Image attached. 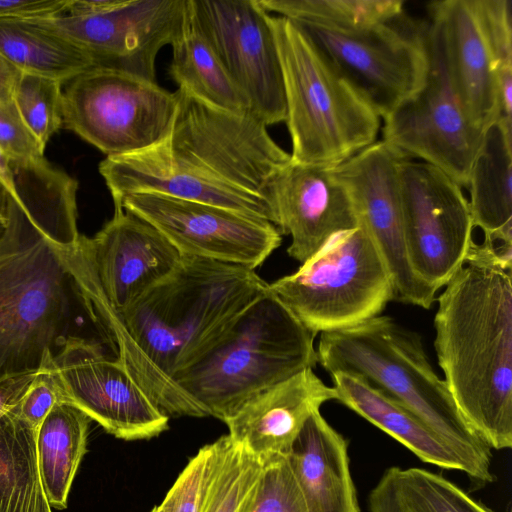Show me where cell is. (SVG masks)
Instances as JSON below:
<instances>
[{
    "instance_id": "cell-1",
    "label": "cell",
    "mask_w": 512,
    "mask_h": 512,
    "mask_svg": "<svg viewBox=\"0 0 512 512\" xmlns=\"http://www.w3.org/2000/svg\"><path fill=\"white\" fill-rule=\"evenodd\" d=\"M267 288L248 267L182 255L169 275L122 311L77 291L114 357L164 413L206 417L173 378Z\"/></svg>"
},
{
    "instance_id": "cell-2",
    "label": "cell",
    "mask_w": 512,
    "mask_h": 512,
    "mask_svg": "<svg viewBox=\"0 0 512 512\" xmlns=\"http://www.w3.org/2000/svg\"><path fill=\"white\" fill-rule=\"evenodd\" d=\"M175 92L176 114L159 142L99 164L113 202L132 193H158L276 226L271 183L290 154L253 115L221 110L180 88Z\"/></svg>"
},
{
    "instance_id": "cell-3",
    "label": "cell",
    "mask_w": 512,
    "mask_h": 512,
    "mask_svg": "<svg viewBox=\"0 0 512 512\" xmlns=\"http://www.w3.org/2000/svg\"><path fill=\"white\" fill-rule=\"evenodd\" d=\"M434 347L464 419L492 449L512 446V246L472 243L438 297Z\"/></svg>"
},
{
    "instance_id": "cell-4",
    "label": "cell",
    "mask_w": 512,
    "mask_h": 512,
    "mask_svg": "<svg viewBox=\"0 0 512 512\" xmlns=\"http://www.w3.org/2000/svg\"><path fill=\"white\" fill-rule=\"evenodd\" d=\"M316 355L329 374L357 375L416 415L459 455L473 482L493 481L491 448L462 416L418 333L378 315L321 333Z\"/></svg>"
},
{
    "instance_id": "cell-5",
    "label": "cell",
    "mask_w": 512,
    "mask_h": 512,
    "mask_svg": "<svg viewBox=\"0 0 512 512\" xmlns=\"http://www.w3.org/2000/svg\"><path fill=\"white\" fill-rule=\"evenodd\" d=\"M0 243V380L47 365L66 338L80 296L55 244L8 194Z\"/></svg>"
},
{
    "instance_id": "cell-6",
    "label": "cell",
    "mask_w": 512,
    "mask_h": 512,
    "mask_svg": "<svg viewBox=\"0 0 512 512\" xmlns=\"http://www.w3.org/2000/svg\"><path fill=\"white\" fill-rule=\"evenodd\" d=\"M314 338L268 287L173 381L224 422L250 398L314 368Z\"/></svg>"
},
{
    "instance_id": "cell-7",
    "label": "cell",
    "mask_w": 512,
    "mask_h": 512,
    "mask_svg": "<svg viewBox=\"0 0 512 512\" xmlns=\"http://www.w3.org/2000/svg\"><path fill=\"white\" fill-rule=\"evenodd\" d=\"M291 161L334 168L376 141L381 118L293 21L270 14Z\"/></svg>"
},
{
    "instance_id": "cell-8",
    "label": "cell",
    "mask_w": 512,
    "mask_h": 512,
    "mask_svg": "<svg viewBox=\"0 0 512 512\" xmlns=\"http://www.w3.org/2000/svg\"><path fill=\"white\" fill-rule=\"evenodd\" d=\"M268 287L314 336L378 316L395 299L389 268L361 222Z\"/></svg>"
},
{
    "instance_id": "cell-9",
    "label": "cell",
    "mask_w": 512,
    "mask_h": 512,
    "mask_svg": "<svg viewBox=\"0 0 512 512\" xmlns=\"http://www.w3.org/2000/svg\"><path fill=\"white\" fill-rule=\"evenodd\" d=\"M63 85L62 126L107 156L159 142L178 105L176 92L156 81L107 68H89Z\"/></svg>"
},
{
    "instance_id": "cell-10",
    "label": "cell",
    "mask_w": 512,
    "mask_h": 512,
    "mask_svg": "<svg viewBox=\"0 0 512 512\" xmlns=\"http://www.w3.org/2000/svg\"><path fill=\"white\" fill-rule=\"evenodd\" d=\"M296 24L381 119L425 84L428 22L411 19L404 12L381 24L349 31Z\"/></svg>"
},
{
    "instance_id": "cell-11",
    "label": "cell",
    "mask_w": 512,
    "mask_h": 512,
    "mask_svg": "<svg viewBox=\"0 0 512 512\" xmlns=\"http://www.w3.org/2000/svg\"><path fill=\"white\" fill-rule=\"evenodd\" d=\"M57 252L78 290L122 311L169 275L180 252L152 225L114 207L113 217L92 238L80 234Z\"/></svg>"
},
{
    "instance_id": "cell-12",
    "label": "cell",
    "mask_w": 512,
    "mask_h": 512,
    "mask_svg": "<svg viewBox=\"0 0 512 512\" xmlns=\"http://www.w3.org/2000/svg\"><path fill=\"white\" fill-rule=\"evenodd\" d=\"M399 180L410 267L438 291L460 268L474 242L468 199L450 176L419 160L403 158Z\"/></svg>"
},
{
    "instance_id": "cell-13",
    "label": "cell",
    "mask_w": 512,
    "mask_h": 512,
    "mask_svg": "<svg viewBox=\"0 0 512 512\" xmlns=\"http://www.w3.org/2000/svg\"><path fill=\"white\" fill-rule=\"evenodd\" d=\"M47 366L63 403L79 409L114 437L151 439L168 429L169 416L96 340L68 336Z\"/></svg>"
},
{
    "instance_id": "cell-14",
    "label": "cell",
    "mask_w": 512,
    "mask_h": 512,
    "mask_svg": "<svg viewBox=\"0 0 512 512\" xmlns=\"http://www.w3.org/2000/svg\"><path fill=\"white\" fill-rule=\"evenodd\" d=\"M191 17L250 113L266 126L285 122L281 65L270 14L259 0H189Z\"/></svg>"
},
{
    "instance_id": "cell-15",
    "label": "cell",
    "mask_w": 512,
    "mask_h": 512,
    "mask_svg": "<svg viewBox=\"0 0 512 512\" xmlns=\"http://www.w3.org/2000/svg\"><path fill=\"white\" fill-rule=\"evenodd\" d=\"M428 24L425 84L384 118L382 140L404 158L430 164L466 188L483 132L466 119L451 88L440 42Z\"/></svg>"
},
{
    "instance_id": "cell-16",
    "label": "cell",
    "mask_w": 512,
    "mask_h": 512,
    "mask_svg": "<svg viewBox=\"0 0 512 512\" xmlns=\"http://www.w3.org/2000/svg\"><path fill=\"white\" fill-rule=\"evenodd\" d=\"M114 207H122L152 225L183 256L255 270L282 241L279 229L267 220L168 195L132 193Z\"/></svg>"
},
{
    "instance_id": "cell-17",
    "label": "cell",
    "mask_w": 512,
    "mask_h": 512,
    "mask_svg": "<svg viewBox=\"0 0 512 512\" xmlns=\"http://www.w3.org/2000/svg\"><path fill=\"white\" fill-rule=\"evenodd\" d=\"M187 7L188 0H111L92 14L49 20L91 57L94 67L156 81L157 55L174 40Z\"/></svg>"
},
{
    "instance_id": "cell-18",
    "label": "cell",
    "mask_w": 512,
    "mask_h": 512,
    "mask_svg": "<svg viewBox=\"0 0 512 512\" xmlns=\"http://www.w3.org/2000/svg\"><path fill=\"white\" fill-rule=\"evenodd\" d=\"M404 157L375 141L333 168L348 190L359 222L370 233L392 276L395 299L429 309L437 291L412 271L405 247L399 164Z\"/></svg>"
},
{
    "instance_id": "cell-19",
    "label": "cell",
    "mask_w": 512,
    "mask_h": 512,
    "mask_svg": "<svg viewBox=\"0 0 512 512\" xmlns=\"http://www.w3.org/2000/svg\"><path fill=\"white\" fill-rule=\"evenodd\" d=\"M276 227L291 236L290 257L303 263L334 234L359 225V217L333 168L290 161L271 183Z\"/></svg>"
},
{
    "instance_id": "cell-20",
    "label": "cell",
    "mask_w": 512,
    "mask_h": 512,
    "mask_svg": "<svg viewBox=\"0 0 512 512\" xmlns=\"http://www.w3.org/2000/svg\"><path fill=\"white\" fill-rule=\"evenodd\" d=\"M428 11L451 88L468 122L484 132L501 118V109L494 67L472 0L434 1Z\"/></svg>"
},
{
    "instance_id": "cell-21",
    "label": "cell",
    "mask_w": 512,
    "mask_h": 512,
    "mask_svg": "<svg viewBox=\"0 0 512 512\" xmlns=\"http://www.w3.org/2000/svg\"><path fill=\"white\" fill-rule=\"evenodd\" d=\"M336 399L334 387L306 368L250 398L224 423L231 440L263 462L287 455L309 417Z\"/></svg>"
},
{
    "instance_id": "cell-22",
    "label": "cell",
    "mask_w": 512,
    "mask_h": 512,
    "mask_svg": "<svg viewBox=\"0 0 512 512\" xmlns=\"http://www.w3.org/2000/svg\"><path fill=\"white\" fill-rule=\"evenodd\" d=\"M287 457L308 512H360L348 443L320 410L306 421Z\"/></svg>"
},
{
    "instance_id": "cell-23",
    "label": "cell",
    "mask_w": 512,
    "mask_h": 512,
    "mask_svg": "<svg viewBox=\"0 0 512 512\" xmlns=\"http://www.w3.org/2000/svg\"><path fill=\"white\" fill-rule=\"evenodd\" d=\"M466 188L484 240L512 246V122L499 118L484 130Z\"/></svg>"
},
{
    "instance_id": "cell-24",
    "label": "cell",
    "mask_w": 512,
    "mask_h": 512,
    "mask_svg": "<svg viewBox=\"0 0 512 512\" xmlns=\"http://www.w3.org/2000/svg\"><path fill=\"white\" fill-rule=\"evenodd\" d=\"M330 376L336 400L393 437L423 462L467 472L459 455L399 402L357 375L335 372Z\"/></svg>"
},
{
    "instance_id": "cell-25",
    "label": "cell",
    "mask_w": 512,
    "mask_h": 512,
    "mask_svg": "<svg viewBox=\"0 0 512 512\" xmlns=\"http://www.w3.org/2000/svg\"><path fill=\"white\" fill-rule=\"evenodd\" d=\"M0 54L21 72L61 83L94 67L91 57L49 17L0 19Z\"/></svg>"
},
{
    "instance_id": "cell-26",
    "label": "cell",
    "mask_w": 512,
    "mask_h": 512,
    "mask_svg": "<svg viewBox=\"0 0 512 512\" xmlns=\"http://www.w3.org/2000/svg\"><path fill=\"white\" fill-rule=\"evenodd\" d=\"M170 45L172 60L169 73L178 88L221 110L251 114L248 100L196 27L189 0L184 21Z\"/></svg>"
},
{
    "instance_id": "cell-27",
    "label": "cell",
    "mask_w": 512,
    "mask_h": 512,
    "mask_svg": "<svg viewBox=\"0 0 512 512\" xmlns=\"http://www.w3.org/2000/svg\"><path fill=\"white\" fill-rule=\"evenodd\" d=\"M91 419L67 403L56 404L36 433L42 484L52 508L67 507L68 495L86 453Z\"/></svg>"
},
{
    "instance_id": "cell-28",
    "label": "cell",
    "mask_w": 512,
    "mask_h": 512,
    "mask_svg": "<svg viewBox=\"0 0 512 512\" xmlns=\"http://www.w3.org/2000/svg\"><path fill=\"white\" fill-rule=\"evenodd\" d=\"M18 406L0 417V512H52L38 466L37 431Z\"/></svg>"
},
{
    "instance_id": "cell-29",
    "label": "cell",
    "mask_w": 512,
    "mask_h": 512,
    "mask_svg": "<svg viewBox=\"0 0 512 512\" xmlns=\"http://www.w3.org/2000/svg\"><path fill=\"white\" fill-rule=\"evenodd\" d=\"M377 484L394 512H493L453 482L422 468L391 467Z\"/></svg>"
},
{
    "instance_id": "cell-30",
    "label": "cell",
    "mask_w": 512,
    "mask_h": 512,
    "mask_svg": "<svg viewBox=\"0 0 512 512\" xmlns=\"http://www.w3.org/2000/svg\"><path fill=\"white\" fill-rule=\"evenodd\" d=\"M269 14L295 23L334 30H357L404 13L403 0H259Z\"/></svg>"
},
{
    "instance_id": "cell-31",
    "label": "cell",
    "mask_w": 512,
    "mask_h": 512,
    "mask_svg": "<svg viewBox=\"0 0 512 512\" xmlns=\"http://www.w3.org/2000/svg\"><path fill=\"white\" fill-rule=\"evenodd\" d=\"M263 463L222 436V447L203 512H251Z\"/></svg>"
},
{
    "instance_id": "cell-32",
    "label": "cell",
    "mask_w": 512,
    "mask_h": 512,
    "mask_svg": "<svg viewBox=\"0 0 512 512\" xmlns=\"http://www.w3.org/2000/svg\"><path fill=\"white\" fill-rule=\"evenodd\" d=\"M496 75L501 117L512 121V14L510 0H472Z\"/></svg>"
},
{
    "instance_id": "cell-33",
    "label": "cell",
    "mask_w": 512,
    "mask_h": 512,
    "mask_svg": "<svg viewBox=\"0 0 512 512\" xmlns=\"http://www.w3.org/2000/svg\"><path fill=\"white\" fill-rule=\"evenodd\" d=\"M62 85L52 78L21 72L15 87L13 101L44 148L62 126Z\"/></svg>"
},
{
    "instance_id": "cell-34",
    "label": "cell",
    "mask_w": 512,
    "mask_h": 512,
    "mask_svg": "<svg viewBox=\"0 0 512 512\" xmlns=\"http://www.w3.org/2000/svg\"><path fill=\"white\" fill-rule=\"evenodd\" d=\"M222 447V437L199 449L158 506L159 512H203Z\"/></svg>"
},
{
    "instance_id": "cell-35",
    "label": "cell",
    "mask_w": 512,
    "mask_h": 512,
    "mask_svg": "<svg viewBox=\"0 0 512 512\" xmlns=\"http://www.w3.org/2000/svg\"><path fill=\"white\" fill-rule=\"evenodd\" d=\"M262 463V474L251 512H308L287 455H276Z\"/></svg>"
},
{
    "instance_id": "cell-36",
    "label": "cell",
    "mask_w": 512,
    "mask_h": 512,
    "mask_svg": "<svg viewBox=\"0 0 512 512\" xmlns=\"http://www.w3.org/2000/svg\"><path fill=\"white\" fill-rule=\"evenodd\" d=\"M44 147L22 119L13 100L0 102V151L11 162L44 157Z\"/></svg>"
},
{
    "instance_id": "cell-37",
    "label": "cell",
    "mask_w": 512,
    "mask_h": 512,
    "mask_svg": "<svg viewBox=\"0 0 512 512\" xmlns=\"http://www.w3.org/2000/svg\"><path fill=\"white\" fill-rule=\"evenodd\" d=\"M58 403H63L59 387L50 368L45 365L38 370L28 385L19 402L18 410L20 416L37 431Z\"/></svg>"
},
{
    "instance_id": "cell-38",
    "label": "cell",
    "mask_w": 512,
    "mask_h": 512,
    "mask_svg": "<svg viewBox=\"0 0 512 512\" xmlns=\"http://www.w3.org/2000/svg\"><path fill=\"white\" fill-rule=\"evenodd\" d=\"M69 0H0V19L47 18L65 14Z\"/></svg>"
},
{
    "instance_id": "cell-39",
    "label": "cell",
    "mask_w": 512,
    "mask_h": 512,
    "mask_svg": "<svg viewBox=\"0 0 512 512\" xmlns=\"http://www.w3.org/2000/svg\"><path fill=\"white\" fill-rule=\"evenodd\" d=\"M21 71L0 54V102L13 100Z\"/></svg>"
},
{
    "instance_id": "cell-40",
    "label": "cell",
    "mask_w": 512,
    "mask_h": 512,
    "mask_svg": "<svg viewBox=\"0 0 512 512\" xmlns=\"http://www.w3.org/2000/svg\"><path fill=\"white\" fill-rule=\"evenodd\" d=\"M8 192L0 182V243L4 238L7 228Z\"/></svg>"
},
{
    "instance_id": "cell-41",
    "label": "cell",
    "mask_w": 512,
    "mask_h": 512,
    "mask_svg": "<svg viewBox=\"0 0 512 512\" xmlns=\"http://www.w3.org/2000/svg\"><path fill=\"white\" fill-rule=\"evenodd\" d=\"M12 170L9 160L0 151V182L4 185L7 192L12 191Z\"/></svg>"
},
{
    "instance_id": "cell-42",
    "label": "cell",
    "mask_w": 512,
    "mask_h": 512,
    "mask_svg": "<svg viewBox=\"0 0 512 512\" xmlns=\"http://www.w3.org/2000/svg\"><path fill=\"white\" fill-rule=\"evenodd\" d=\"M150 512H159L158 506L154 507Z\"/></svg>"
}]
</instances>
